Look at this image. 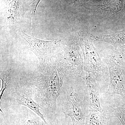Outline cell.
Wrapping results in <instances>:
<instances>
[{"mask_svg":"<svg viewBox=\"0 0 125 125\" xmlns=\"http://www.w3.org/2000/svg\"><path fill=\"white\" fill-rule=\"evenodd\" d=\"M42 70L30 79L29 87L34 94L36 102L41 108L52 113L56 109L57 98L62 92L65 78L63 70L57 68Z\"/></svg>","mask_w":125,"mask_h":125,"instance_id":"6da1fadb","label":"cell"},{"mask_svg":"<svg viewBox=\"0 0 125 125\" xmlns=\"http://www.w3.org/2000/svg\"><path fill=\"white\" fill-rule=\"evenodd\" d=\"M93 41L88 33L78 34V45L83 52L84 71L92 74L99 83H104L108 80V68L101 60Z\"/></svg>","mask_w":125,"mask_h":125,"instance_id":"7a4b0ae2","label":"cell"},{"mask_svg":"<svg viewBox=\"0 0 125 125\" xmlns=\"http://www.w3.org/2000/svg\"><path fill=\"white\" fill-rule=\"evenodd\" d=\"M81 97L73 87L67 88L62 110L71 118L73 125H84L86 111H89L88 97L83 99Z\"/></svg>","mask_w":125,"mask_h":125,"instance_id":"3957f363","label":"cell"},{"mask_svg":"<svg viewBox=\"0 0 125 125\" xmlns=\"http://www.w3.org/2000/svg\"><path fill=\"white\" fill-rule=\"evenodd\" d=\"M109 71V87L106 95L117 94L125 98V66L110 57L104 59Z\"/></svg>","mask_w":125,"mask_h":125,"instance_id":"277c9868","label":"cell"},{"mask_svg":"<svg viewBox=\"0 0 125 125\" xmlns=\"http://www.w3.org/2000/svg\"><path fill=\"white\" fill-rule=\"evenodd\" d=\"M92 74L84 71L81 77L86 84L89 111L102 112L104 109L100 101V83Z\"/></svg>","mask_w":125,"mask_h":125,"instance_id":"5b68a950","label":"cell"},{"mask_svg":"<svg viewBox=\"0 0 125 125\" xmlns=\"http://www.w3.org/2000/svg\"><path fill=\"white\" fill-rule=\"evenodd\" d=\"M23 38L29 45L30 50L33 52L42 63L45 62L47 58L51 54L57 41L54 40L45 41L36 38L23 33Z\"/></svg>","mask_w":125,"mask_h":125,"instance_id":"8992f818","label":"cell"},{"mask_svg":"<svg viewBox=\"0 0 125 125\" xmlns=\"http://www.w3.org/2000/svg\"><path fill=\"white\" fill-rule=\"evenodd\" d=\"M32 95V93L28 86L17 87L14 93V100L19 105L29 108L42 118L45 123H47L43 114L40 112L41 107L33 99Z\"/></svg>","mask_w":125,"mask_h":125,"instance_id":"52a82bcc","label":"cell"},{"mask_svg":"<svg viewBox=\"0 0 125 125\" xmlns=\"http://www.w3.org/2000/svg\"><path fill=\"white\" fill-rule=\"evenodd\" d=\"M88 34L93 41L108 43L114 46L125 43V29L112 33Z\"/></svg>","mask_w":125,"mask_h":125,"instance_id":"ba28073f","label":"cell"},{"mask_svg":"<svg viewBox=\"0 0 125 125\" xmlns=\"http://www.w3.org/2000/svg\"><path fill=\"white\" fill-rule=\"evenodd\" d=\"M85 118V125H108L111 118L109 108L104 109L102 112L89 111Z\"/></svg>","mask_w":125,"mask_h":125,"instance_id":"9c48e42d","label":"cell"},{"mask_svg":"<svg viewBox=\"0 0 125 125\" xmlns=\"http://www.w3.org/2000/svg\"><path fill=\"white\" fill-rule=\"evenodd\" d=\"M114 47V52L109 57L125 66V43L116 45Z\"/></svg>","mask_w":125,"mask_h":125,"instance_id":"30bf717a","label":"cell"},{"mask_svg":"<svg viewBox=\"0 0 125 125\" xmlns=\"http://www.w3.org/2000/svg\"><path fill=\"white\" fill-rule=\"evenodd\" d=\"M125 101V98H123ZM110 112L111 117L118 118L122 125H125V103L119 106L111 107Z\"/></svg>","mask_w":125,"mask_h":125,"instance_id":"8fae6325","label":"cell"},{"mask_svg":"<svg viewBox=\"0 0 125 125\" xmlns=\"http://www.w3.org/2000/svg\"><path fill=\"white\" fill-rule=\"evenodd\" d=\"M42 118L32 112H28L24 125H47Z\"/></svg>","mask_w":125,"mask_h":125,"instance_id":"7c38bea8","label":"cell"},{"mask_svg":"<svg viewBox=\"0 0 125 125\" xmlns=\"http://www.w3.org/2000/svg\"><path fill=\"white\" fill-rule=\"evenodd\" d=\"M0 78L2 81V87L0 90V101L1 102L4 92L6 89L11 79V72L10 71H7L5 72H2L1 73Z\"/></svg>","mask_w":125,"mask_h":125,"instance_id":"4fadbf2b","label":"cell"},{"mask_svg":"<svg viewBox=\"0 0 125 125\" xmlns=\"http://www.w3.org/2000/svg\"><path fill=\"white\" fill-rule=\"evenodd\" d=\"M41 0H33V1L30 4L32 15H34L36 12V9L38 5Z\"/></svg>","mask_w":125,"mask_h":125,"instance_id":"5bb4252c","label":"cell"},{"mask_svg":"<svg viewBox=\"0 0 125 125\" xmlns=\"http://www.w3.org/2000/svg\"><path fill=\"white\" fill-rule=\"evenodd\" d=\"M90 0H74L73 3L74 4L81 5L85 4Z\"/></svg>","mask_w":125,"mask_h":125,"instance_id":"9a60e30c","label":"cell"}]
</instances>
